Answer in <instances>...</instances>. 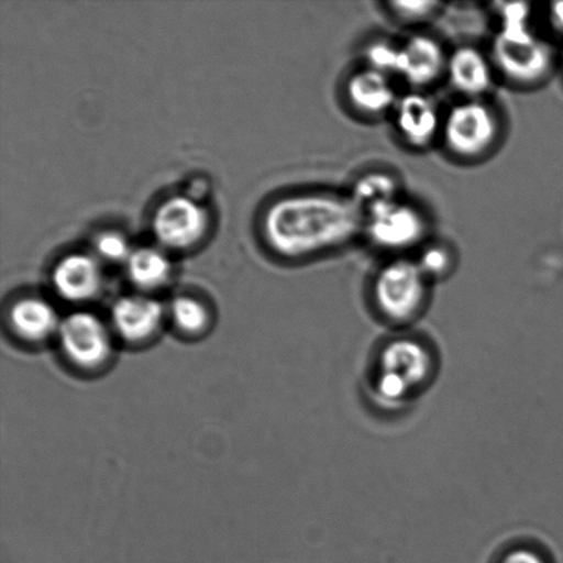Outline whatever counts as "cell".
Instances as JSON below:
<instances>
[{
	"label": "cell",
	"mask_w": 563,
	"mask_h": 563,
	"mask_svg": "<svg viewBox=\"0 0 563 563\" xmlns=\"http://www.w3.org/2000/svg\"><path fill=\"white\" fill-rule=\"evenodd\" d=\"M364 213L350 197L311 192L282 198L264 218V236L279 256L301 258L350 244Z\"/></svg>",
	"instance_id": "obj_1"
},
{
	"label": "cell",
	"mask_w": 563,
	"mask_h": 563,
	"mask_svg": "<svg viewBox=\"0 0 563 563\" xmlns=\"http://www.w3.org/2000/svg\"><path fill=\"white\" fill-rule=\"evenodd\" d=\"M438 372L439 358L428 341L396 335L384 342L374 357V395L388 406L406 405L428 390Z\"/></svg>",
	"instance_id": "obj_2"
},
{
	"label": "cell",
	"mask_w": 563,
	"mask_h": 563,
	"mask_svg": "<svg viewBox=\"0 0 563 563\" xmlns=\"http://www.w3.org/2000/svg\"><path fill=\"white\" fill-rule=\"evenodd\" d=\"M500 31L493 44V63L507 80L518 86H537L554 68V49L529 27L531 5L500 3Z\"/></svg>",
	"instance_id": "obj_3"
},
{
	"label": "cell",
	"mask_w": 563,
	"mask_h": 563,
	"mask_svg": "<svg viewBox=\"0 0 563 563\" xmlns=\"http://www.w3.org/2000/svg\"><path fill=\"white\" fill-rule=\"evenodd\" d=\"M429 280L417 262L396 258L386 263L372 286L375 312L397 329L416 323L428 307Z\"/></svg>",
	"instance_id": "obj_4"
},
{
	"label": "cell",
	"mask_w": 563,
	"mask_h": 563,
	"mask_svg": "<svg viewBox=\"0 0 563 563\" xmlns=\"http://www.w3.org/2000/svg\"><path fill=\"white\" fill-rule=\"evenodd\" d=\"M500 121L495 109L483 99H466L455 104L443 120L444 145L456 157H484L498 142Z\"/></svg>",
	"instance_id": "obj_5"
},
{
	"label": "cell",
	"mask_w": 563,
	"mask_h": 563,
	"mask_svg": "<svg viewBox=\"0 0 563 563\" xmlns=\"http://www.w3.org/2000/svg\"><path fill=\"white\" fill-rule=\"evenodd\" d=\"M428 228L424 213L400 198L364 212V233L385 251L402 252L418 246L427 236Z\"/></svg>",
	"instance_id": "obj_6"
},
{
	"label": "cell",
	"mask_w": 563,
	"mask_h": 563,
	"mask_svg": "<svg viewBox=\"0 0 563 563\" xmlns=\"http://www.w3.org/2000/svg\"><path fill=\"white\" fill-rule=\"evenodd\" d=\"M207 229L206 209L187 197H173L164 201L153 218L154 235L159 244L169 250H189L203 239Z\"/></svg>",
	"instance_id": "obj_7"
},
{
	"label": "cell",
	"mask_w": 563,
	"mask_h": 563,
	"mask_svg": "<svg viewBox=\"0 0 563 563\" xmlns=\"http://www.w3.org/2000/svg\"><path fill=\"white\" fill-rule=\"evenodd\" d=\"M58 333L66 356L81 367L98 366L109 355L108 331L91 313L69 314L60 322Z\"/></svg>",
	"instance_id": "obj_8"
},
{
	"label": "cell",
	"mask_w": 563,
	"mask_h": 563,
	"mask_svg": "<svg viewBox=\"0 0 563 563\" xmlns=\"http://www.w3.org/2000/svg\"><path fill=\"white\" fill-rule=\"evenodd\" d=\"M395 126L401 140L412 147L432 145L443 130V118L432 98L412 91L399 98L394 109Z\"/></svg>",
	"instance_id": "obj_9"
},
{
	"label": "cell",
	"mask_w": 563,
	"mask_h": 563,
	"mask_svg": "<svg viewBox=\"0 0 563 563\" xmlns=\"http://www.w3.org/2000/svg\"><path fill=\"white\" fill-rule=\"evenodd\" d=\"M446 65L449 55L439 41L428 35H413L400 46L397 76L413 88H424L446 74Z\"/></svg>",
	"instance_id": "obj_10"
},
{
	"label": "cell",
	"mask_w": 563,
	"mask_h": 563,
	"mask_svg": "<svg viewBox=\"0 0 563 563\" xmlns=\"http://www.w3.org/2000/svg\"><path fill=\"white\" fill-rule=\"evenodd\" d=\"M345 93L351 107L368 118H377L390 110L394 112L399 101L390 76L367 66L351 75L346 81Z\"/></svg>",
	"instance_id": "obj_11"
},
{
	"label": "cell",
	"mask_w": 563,
	"mask_h": 563,
	"mask_svg": "<svg viewBox=\"0 0 563 563\" xmlns=\"http://www.w3.org/2000/svg\"><path fill=\"white\" fill-rule=\"evenodd\" d=\"M446 75L466 99H483L494 85L493 63L479 49L463 46L449 57Z\"/></svg>",
	"instance_id": "obj_12"
},
{
	"label": "cell",
	"mask_w": 563,
	"mask_h": 563,
	"mask_svg": "<svg viewBox=\"0 0 563 563\" xmlns=\"http://www.w3.org/2000/svg\"><path fill=\"white\" fill-rule=\"evenodd\" d=\"M101 280V267L85 253L60 258L53 272L54 289L68 301H86L96 296Z\"/></svg>",
	"instance_id": "obj_13"
},
{
	"label": "cell",
	"mask_w": 563,
	"mask_h": 563,
	"mask_svg": "<svg viewBox=\"0 0 563 563\" xmlns=\"http://www.w3.org/2000/svg\"><path fill=\"white\" fill-rule=\"evenodd\" d=\"M113 323L126 340L141 341L158 329L163 319V307L147 297L120 298L113 307Z\"/></svg>",
	"instance_id": "obj_14"
},
{
	"label": "cell",
	"mask_w": 563,
	"mask_h": 563,
	"mask_svg": "<svg viewBox=\"0 0 563 563\" xmlns=\"http://www.w3.org/2000/svg\"><path fill=\"white\" fill-rule=\"evenodd\" d=\"M11 324L26 340H43L59 329L57 312L41 298H22L10 312Z\"/></svg>",
	"instance_id": "obj_15"
},
{
	"label": "cell",
	"mask_w": 563,
	"mask_h": 563,
	"mask_svg": "<svg viewBox=\"0 0 563 563\" xmlns=\"http://www.w3.org/2000/svg\"><path fill=\"white\" fill-rule=\"evenodd\" d=\"M129 277L142 289H157L168 280L170 263L163 252L154 247H140L132 251L126 262Z\"/></svg>",
	"instance_id": "obj_16"
},
{
	"label": "cell",
	"mask_w": 563,
	"mask_h": 563,
	"mask_svg": "<svg viewBox=\"0 0 563 563\" xmlns=\"http://www.w3.org/2000/svg\"><path fill=\"white\" fill-rule=\"evenodd\" d=\"M399 192L400 185L395 175L373 170L355 181L351 198L364 213L380 203L397 200Z\"/></svg>",
	"instance_id": "obj_17"
},
{
	"label": "cell",
	"mask_w": 563,
	"mask_h": 563,
	"mask_svg": "<svg viewBox=\"0 0 563 563\" xmlns=\"http://www.w3.org/2000/svg\"><path fill=\"white\" fill-rule=\"evenodd\" d=\"M400 46L389 41H375L364 49L367 68L388 76L397 75L399 69Z\"/></svg>",
	"instance_id": "obj_18"
},
{
	"label": "cell",
	"mask_w": 563,
	"mask_h": 563,
	"mask_svg": "<svg viewBox=\"0 0 563 563\" xmlns=\"http://www.w3.org/2000/svg\"><path fill=\"white\" fill-rule=\"evenodd\" d=\"M170 311H173L175 323L178 324L181 330L190 331V333L206 328L208 322L206 307L191 297L176 298L173 302V307H170Z\"/></svg>",
	"instance_id": "obj_19"
},
{
	"label": "cell",
	"mask_w": 563,
	"mask_h": 563,
	"mask_svg": "<svg viewBox=\"0 0 563 563\" xmlns=\"http://www.w3.org/2000/svg\"><path fill=\"white\" fill-rule=\"evenodd\" d=\"M417 263L429 279L445 277L451 272L452 266H454L451 251L449 247L440 244L424 247Z\"/></svg>",
	"instance_id": "obj_20"
},
{
	"label": "cell",
	"mask_w": 563,
	"mask_h": 563,
	"mask_svg": "<svg viewBox=\"0 0 563 563\" xmlns=\"http://www.w3.org/2000/svg\"><path fill=\"white\" fill-rule=\"evenodd\" d=\"M96 251L103 261L129 262L132 251L129 241L119 233H103L96 241Z\"/></svg>",
	"instance_id": "obj_21"
},
{
	"label": "cell",
	"mask_w": 563,
	"mask_h": 563,
	"mask_svg": "<svg viewBox=\"0 0 563 563\" xmlns=\"http://www.w3.org/2000/svg\"><path fill=\"white\" fill-rule=\"evenodd\" d=\"M389 5L400 20L412 22L428 20L440 9L438 2H391Z\"/></svg>",
	"instance_id": "obj_22"
},
{
	"label": "cell",
	"mask_w": 563,
	"mask_h": 563,
	"mask_svg": "<svg viewBox=\"0 0 563 563\" xmlns=\"http://www.w3.org/2000/svg\"><path fill=\"white\" fill-rule=\"evenodd\" d=\"M499 563H549L548 556L537 548L532 545H517L507 550Z\"/></svg>",
	"instance_id": "obj_23"
},
{
	"label": "cell",
	"mask_w": 563,
	"mask_h": 563,
	"mask_svg": "<svg viewBox=\"0 0 563 563\" xmlns=\"http://www.w3.org/2000/svg\"><path fill=\"white\" fill-rule=\"evenodd\" d=\"M550 19L555 30L563 33V2L551 5Z\"/></svg>",
	"instance_id": "obj_24"
}]
</instances>
